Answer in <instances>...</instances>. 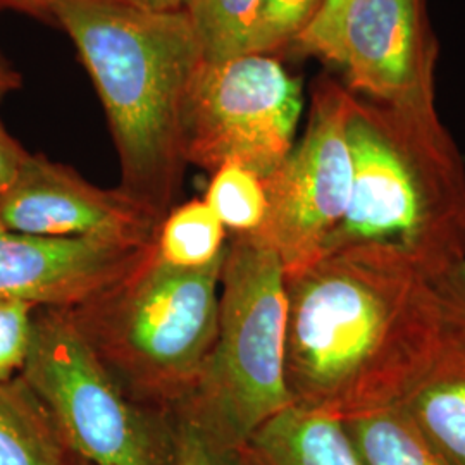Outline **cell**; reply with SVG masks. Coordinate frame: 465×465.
I'll use <instances>...</instances> for the list:
<instances>
[{
  "instance_id": "obj_1",
  "label": "cell",
  "mask_w": 465,
  "mask_h": 465,
  "mask_svg": "<svg viewBox=\"0 0 465 465\" xmlns=\"http://www.w3.org/2000/svg\"><path fill=\"white\" fill-rule=\"evenodd\" d=\"M284 380L293 407L340 420L397 407L431 366L447 317L431 278L381 247L284 274Z\"/></svg>"
},
{
  "instance_id": "obj_2",
  "label": "cell",
  "mask_w": 465,
  "mask_h": 465,
  "mask_svg": "<svg viewBox=\"0 0 465 465\" xmlns=\"http://www.w3.org/2000/svg\"><path fill=\"white\" fill-rule=\"evenodd\" d=\"M50 7L97 88L119 188L164 219L183 183L184 105L205 63L188 17L114 0H50Z\"/></svg>"
},
{
  "instance_id": "obj_3",
  "label": "cell",
  "mask_w": 465,
  "mask_h": 465,
  "mask_svg": "<svg viewBox=\"0 0 465 465\" xmlns=\"http://www.w3.org/2000/svg\"><path fill=\"white\" fill-rule=\"evenodd\" d=\"M351 192L322 255L350 247L401 253L430 278L465 252V166L451 136H426L351 95Z\"/></svg>"
},
{
  "instance_id": "obj_4",
  "label": "cell",
  "mask_w": 465,
  "mask_h": 465,
  "mask_svg": "<svg viewBox=\"0 0 465 465\" xmlns=\"http://www.w3.org/2000/svg\"><path fill=\"white\" fill-rule=\"evenodd\" d=\"M224 257L226 249L207 266L178 267L155 247L123 280L67 309L134 401L171 416L190 399L216 340Z\"/></svg>"
},
{
  "instance_id": "obj_5",
  "label": "cell",
  "mask_w": 465,
  "mask_h": 465,
  "mask_svg": "<svg viewBox=\"0 0 465 465\" xmlns=\"http://www.w3.org/2000/svg\"><path fill=\"white\" fill-rule=\"evenodd\" d=\"M286 282L282 261L259 234H228L219 321L197 384L174 414L228 447H243L292 407L284 380Z\"/></svg>"
},
{
  "instance_id": "obj_6",
  "label": "cell",
  "mask_w": 465,
  "mask_h": 465,
  "mask_svg": "<svg viewBox=\"0 0 465 465\" xmlns=\"http://www.w3.org/2000/svg\"><path fill=\"white\" fill-rule=\"evenodd\" d=\"M21 376L45 403L67 447L92 465H169L171 416L128 397L67 309L36 307Z\"/></svg>"
},
{
  "instance_id": "obj_7",
  "label": "cell",
  "mask_w": 465,
  "mask_h": 465,
  "mask_svg": "<svg viewBox=\"0 0 465 465\" xmlns=\"http://www.w3.org/2000/svg\"><path fill=\"white\" fill-rule=\"evenodd\" d=\"M302 107V82L272 55L205 61L184 105V163L238 164L266 180L295 145Z\"/></svg>"
},
{
  "instance_id": "obj_8",
  "label": "cell",
  "mask_w": 465,
  "mask_h": 465,
  "mask_svg": "<svg viewBox=\"0 0 465 465\" xmlns=\"http://www.w3.org/2000/svg\"><path fill=\"white\" fill-rule=\"evenodd\" d=\"M351 95L334 80L321 78L303 136L262 180L267 213L255 234L278 253L284 274L321 259L347 214L351 159L345 126Z\"/></svg>"
},
{
  "instance_id": "obj_9",
  "label": "cell",
  "mask_w": 465,
  "mask_h": 465,
  "mask_svg": "<svg viewBox=\"0 0 465 465\" xmlns=\"http://www.w3.org/2000/svg\"><path fill=\"white\" fill-rule=\"evenodd\" d=\"M436 57L424 0H351L338 66L351 92L417 134L447 132L434 105Z\"/></svg>"
},
{
  "instance_id": "obj_10",
  "label": "cell",
  "mask_w": 465,
  "mask_h": 465,
  "mask_svg": "<svg viewBox=\"0 0 465 465\" xmlns=\"http://www.w3.org/2000/svg\"><path fill=\"white\" fill-rule=\"evenodd\" d=\"M163 217L123 192L99 188L73 167L30 153L0 197V228L38 236L157 243Z\"/></svg>"
},
{
  "instance_id": "obj_11",
  "label": "cell",
  "mask_w": 465,
  "mask_h": 465,
  "mask_svg": "<svg viewBox=\"0 0 465 465\" xmlns=\"http://www.w3.org/2000/svg\"><path fill=\"white\" fill-rule=\"evenodd\" d=\"M153 245L76 236H38L0 228V299L74 309L134 271Z\"/></svg>"
},
{
  "instance_id": "obj_12",
  "label": "cell",
  "mask_w": 465,
  "mask_h": 465,
  "mask_svg": "<svg viewBox=\"0 0 465 465\" xmlns=\"http://www.w3.org/2000/svg\"><path fill=\"white\" fill-rule=\"evenodd\" d=\"M399 407L450 465H465V330L449 317L431 366Z\"/></svg>"
},
{
  "instance_id": "obj_13",
  "label": "cell",
  "mask_w": 465,
  "mask_h": 465,
  "mask_svg": "<svg viewBox=\"0 0 465 465\" xmlns=\"http://www.w3.org/2000/svg\"><path fill=\"white\" fill-rule=\"evenodd\" d=\"M249 447L262 465H364L340 419L293 405L267 420Z\"/></svg>"
},
{
  "instance_id": "obj_14",
  "label": "cell",
  "mask_w": 465,
  "mask_h": 465,
  "mask_svg": "<svg viewBox=\"0 0 465 465\" xmlns=\"http://www.w3.org/2000/svg\"><path fill=\"white\" fill-rule=\"evenodd\" d=\"M57 422L19 374L0 382V465H67Z\"/></svg>"
},
{
  "instance_id": "obj_15",
  "label": "cell",
  "mask_w": 465,
  "mask_h": 465,
  "mask_svg": "<svg viewBox=\"0 0 465 465\" xmlns=\"http://www.w3.org/2000/svg\"><path fill=\"white\" fill-rule=\"evenodd\" d=\"M341 422L364 465H450L399 405Z\"/></svg>"
},
{
  "instance_id": "obj_16",
  "label": "cell",
  "mask_w": 465,
  "mask_h": 465,
  "mask_svg": "<svg viewBox=\"0 0 465 465\" xmlns=\"http://www.w3.org/2000/svg\"><path fill=\"white\" fill-rule=\"evenodd\" d=\"M228 234L205 200L174 205L161 223L157 253L167 264L203 267L224 252Z\"/></svg>"
},
{
  "instance_id": "obj_17",
  "label": "cell",
  "mask_w": 465,
  "mask_h": 465,
  "mask_svg": "<svg viewBox=\"0 0 465 465\" xmlns=\"http://www.w3.org/2000/svg\"><path fill=\"white\" fill-rule=\"evenodd\" d=\"M262 0H183L207 63H223L249 52Z\"/></svg>"
},
{
  "instance_id": "obj_18",
  "label": "cell",
  "mask_w": 465,
  "mask_h": 465,
  "mask_svg": "<svg viewBox=\"0 0 465 465\" xmlns=\"http://www.w3.org/2000/svg\"><path fill=\"white\" fill-rule=\"evenodd\" d=\"M205 202L228 234L255 232L267 213L264 182L238 164H224L213 173Z\"/></svg>"
},
{
  "instance_id": "obj_19",
  "label": "cell",
  "mask_w": 465,
  "mask_h": 465,
  "mask_svg": "<svg viewBox=\"0 0 465 465\" xmlns=\"http://www.w3.org/2000/svg\"><path fill=\"white\" fill-rule=\"evenodd\" d=\"M324 0H262L247 54H272L293 45Z\"/></svg>"
},
{
  "instance_id": "obj_20",
  "label": "cell",
  "mask_w": 465,
  "mask_h": 465,
  "mask_svg": "<svg viewBox=\"0 0 465 465\" xmlns=\"http://www.w3.org/2000/svg\"><path fill=\"white\" fill-rule=\"evenodd\" d=\"M173 449L169 465H262L250 450L217 443L192 420L180 414H171Z\"/></svg>"
},
{
  "instance_id": "obj_21",
  "label": "cell",
  "mask_w": 465,
  "mask_h": 465,
  "mask_svg": "<svg viewBox=\"0 0 465 465\" xmlns=\"http://www.w3.org/2000/svg\"><path fill=\"white\" fill-rule=\"evenodd\" d=\"M35 309L23 300L0 299V382L15 380L26 364Z\"/></svg>"
},
{
  "instance_id": "obj_22",
  "label": "cell",
  "mask_w": 465,
  "mask_h": 465,
  "mask_svg": "<svg viewBox=\"0 0 465 465\" xmlns=\"http://www.w3.org/2000/svg\"><path fill=\"white\" fill-rule=\"evenodd\" d=\"M350 4L351 0H324L311 25L295 40L293 47L302 54L316 55L326 63L338 64L343 19Z\"/></svg>"
},
{
  "instance_id": "obj_23",
  "label": "cell",
  "mask_w": 465,
  "mask_h": 465,
  "mask_svg": "<svg viewBox=\"0 0 465 465\" xmlns=\"http://www.w3.org/2000/svg\"><path fill=\"white\" fill-rule=\"evenodd\" d=\"M445 316L465 330V252L451 266L431 278Z\"/></svg>"
},
{
  "instance_id": "obj_24",
  "label": "cell",
  "mask_w": 465,
  "mask_h": 465,
  "mask_svg": "<svg viewBox=\"0 0 465 465\" xmlns=\"http://www.w3.org/2000/svg\"><path fill=\"white\" fill-rule=\"evenodd\" d=\"M30 152L7 132L0 119V197L15 182L19 169Z\"/></svg>"
},
{
  "instance_id": "obj_25",
  "label": "cell",
  "mask_w": 465,
  "mask_h": 465,
  "mask_svg": "<svg viewBox=\"0 0 465 465\" xmlns=\"http://www.w3.org/2000/svg\"><path fill=\"white\" fill-rule=\"evenodd\" d=\"M4 13H16L54 25L50 0H0V15Z\"/></svg>"
},
{
  "instance_id": "obj_26",
  "label": "cell",
  "mask_w": 465,
  "mask_h": 465,
  "mask_svg": "<svg viewBox=\"0 0 465 465\" xmlns=\"http://www.w3.org/2000/svg\"><path fill=\"white\" fill-rule=\"evenodd\" d=\"M21 84H23L21 73L4 57V54H0V102L9 94L19 90Z\"/></svg>"
},
{
  "instance_id": "obj_27",
  "label": "cell",
  "mask_w": 465,
  "mask_h": 465,
  "mask_svg": "<svg viewBox=\"0 0 465 465\" xmlns=\"http://www.w3.org/2000/svg\"><path fill=\"white\" fill-rule=\"evenodd\" d=\"M121 4H128L140 9L147 11H155V13H173V11H182L183 0H114Z\"/></svg>"
},
{
  "instance_id": "obj_28",
  "label": "cell",
  "mask_w": 465,
  "mask_h": 465,
  "mask_svg": "<svg viewBox=\"0 0 465 465\" xmlns=\"http://www.w3.org/2000/svg\"><path fill=\"white\" fill-rule=\"evenodd\" d=\"M67 465H92L88 460H84V457H80L76 451L69 449L67 453Z\"/></svg>"
}]
</instances>
